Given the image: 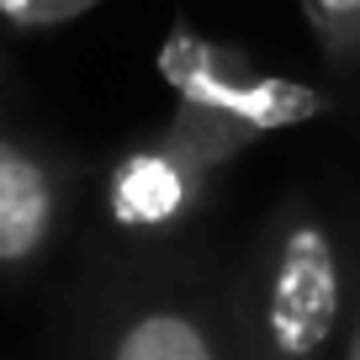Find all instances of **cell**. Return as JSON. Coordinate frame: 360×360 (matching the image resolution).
Masks as SVG:
<instances>
[{"instance_id":"cell-1","label":"cell","mask_w":360,"mask_h":360,"mask_svg":"<svg viewBox=\"0 0 360 360\" xmlns=\"http://www.w3.org/2000/svg\"><path fill=\"white\" fill-rule=\"evenodd\" d=\"M345 318V259L339 238L313 212L281 223L259 276V345L270 360H318Z\"/></svg>"},{"instance_id":"cell-2","label":"cell","mask_w":360,"mask_h":360,"mask_svg":"<svg viewBox=\"0 0 360 360\" xmlns=\"http://www.w3.org/2000/svg\"><path fill=\"white\" fill-rule=\"evenodd\" d=\"M58 223V191L48 165L27 143L0 133V270H22L48 249Z\"/></svg>"},{"instance_id":"cell-3","label":"cell","mask_w":360,"mask_h":360,"mask_svg":"<svg viewBox=\"0 0 360 360\" xmlns=\"http://www.w3.org/2000/svg\"><path fill=\"white\" fill-rule=\"evenodd\" d=\"M106 360H223L212 328L191 313V307H138L122 318L106 345Z\"/></svg>"},{"instance_id":"cell-4","label":"cell","mask_w":360,"mask_h":360,"mask_svg":"<svg viewBox=\"0 0 360 360\" xmlns=\"http://www.w3.org/2000/svg\"><path fill=\"white\" fill-rule=\"evenodd\" d=\"M180 196H186V175L165 154L127 159L112 180V207L122 223H165L180 212Z\"/></svg>"},{"instance_id":"cell-5","label":"cell","mask_w":360,"mask_h":360,"mask_svg":"<svg viewBox=\"0 0 360 360\" xmlns=\"http://www.w3.org/2000/svg\"><path fill=\"white\" fill-rule=\"evenodd\" d=\"M307 16L328 43H360V0H307Z\"/></svg>"},{"instance_id":"cell-6","label":"cell","mask_w":360,"mask_h":360,"mask_svg":"<svg viewBox=\"0 0 360 360\" xmlns=\"http://www.w3.org/2000/svg\"><path fill=\"white\" fill-rule=\"evenodd\" d=\"M90 0H0V11L16 22H53V16H75Z\"/></svg>"},{"instance_id":"cell-7","label":"cell","mask_w":360,"mask_h":360,"mask_svg":"<svg viewBox=\"0 0 360 360\" xmlns=\"http://www.w3.org/2000/svg\"><path fill=\"white\" fill-rule=\"evenodd\" d=\"M345 360H360V323L349 328V339H345Z\"/></svg>"}]
</instances>
